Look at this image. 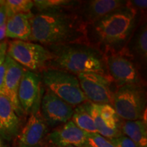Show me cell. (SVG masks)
<instances>
[{"label":"cell","mask_w":147,"mask_h":147,"mask_svg":"<svg viewBox=\"0 0 147 147\" xmlns=\"http://www.w3.org/2000/svg\"><path fill=\"white\" fill-rule=\"evenodd\" d=\"M128 3L130 6L136 10L146 14L147 1L146 0H134V1H128Z\"/></svg>","instance_id":"484cf974"},{"label":"cell","mask_w":147,"mask_h":147,"mask_svg":"<svg viewBox=\"0 0 147 147\" xmlns=\"http://www.w3.org/2000/svg\"><path fill=\"white\" fill-rule=\"evenodd\" d=\"M34 6L38 12L47 10H59L64 8H73L78 6L80 1L71 0H36L33 1Z\"/></svg>","instance_id":"44dd1931"},{"label":"cell","mask_w":147,"mask_h":147,"mask_svg":"<svg viewBox=\"0 0 147 147\" xmlns=\"http://www.w3.org/2000/svg\"><path fill=\"white\" fill-rule=\"evenodd\" d=\"M4 1H3V0H0V5L3 4V3H4Z\"/></svg>","instance_id":"1f68e13d"},{"label":"cell","mask_w":147,"mask_h":147,"mask_svg":"<svg viewBox=\"0 0 147 147\" xmlns=\"http://www.w3.org/2000/svg\"><path fill=\"white\" fill-rule=\"evenodd\" d=\"M6 55L25 69L37 74L47 69L53 59L52 53L45 46L18 40L8 42Z\"/></svg>","instance_id":"8992f818"},{"label":"cell","mask_w":147,"mask_h":147,"mask_svg":"<svg viewBox=\"0 0 147 147\" xmlns=\"http://www.w3.org/2000/svg\"><path fill=\"white\" fill-rule=\"evenodd\" d=\"M7 47H8V44H7V45L4 46L2 49H0V64L2 63L5 61V56H6Z\"/></svg>","instance_id":"f1b7e54d"},{"label":"cell","mask_w":147,"mask_h":147,"mask_svg":"<svg viewBox=\"0 0 147 147\" xmlns=\"http://www.w3.org/2000/svg\"><path fill=\"white\" fill-rule=\"evenodd\" d=\"M45 47L53 55L47 68L60 69L75 76L81 73H95L113 81L108 74L105 55L93 46L75 43Z\"/></svg>","instance_id":"3957f363"},{"label":"cell","mask_w":147,"mask_h":147,"mask_svg":"<svg viewBox=\"0 0 147 147\" xmlns=\"http://www.w3.org/2000/svg\"><path fill=\"white\" fill-rule=\"evenodd\" d=\"M41 77L38 74L25 71L18 90V100L24 114L32 113L36 104L41 100Z\"/></svg>","instance_id":"7c38bea8"},{"label":"cell","mask_w":147,"mask_h":147,"mask_svg":"<svg viewBox=\"0 0 147 147\" xmlns=\"http://www.w3.org/2000/svg\"><path fill=\"white\" fill-rule=\"evenodd\" d=\"M76 76L80 88L88 100L95 104L112 105L116 90L113 88V81L95 73H81Z\"/></svg>","instance_id":"9c48e42d"},{"label":"cell","mask_w":147,"mask_h":147,"mask_svg":"<svg viewBox=\"0 0 147 147\" xmlns=\"http://www.w3.org/2000/svg\"><path fill=\"white\" fill-rule=\"evenodd\" d=\"M55 147V146H53ZM61 147H76V146H61Z\"/></svg>","instance_id":"836d02e7"},{"label":"cell","mask_w":147,"mask_h":147,"mask_svg":"<svg viewBox=\"0 0 147 147\" xmlns=\"http://www.w3.org/2000/svg\"><path fill=\"white\" fill-rule=\"evenodd\" d=\"M76 8L47 10L33 14L29 42L45 47L86 43L87 25Z\"/></svg>","instance_id":"6da1fadb"},{"label":"cell","mask_w":147,"mask_h":147,"mask_svg":"<svg viewBox=\"0 0 147 147\" xmlns=\"http://www.w3.org/2000/svg\"><path fill=\"white\" fill-rule=\"evenodd\" d=\"M142 13L130 6L115 11L87 27L88 44L104 55L119 52L125 47L138 26L144 18Z\"/></svg>","instance_id":"7a4b0ae2"},{"label":"cell","mask_w":147,"mask_h":147,"mask_svg":"<svg viewBox=\"0 0 147 147\" xmlns=\"http://www.w3.org/2000/svg\"><path fill=\"white\" fill-rule=\"evenodd\" d=\"M84 147H115L110 140L98 133H86V142Z\"/></svg>","instance_id":"cb8c5ba5"},{"label":"cell","mask_w":147,"mask_h":147,"mask_svg":"<svg viewBox=\"0 0 147 147\" xmlns=\"http://www.w3.org/2000/svg\"><path fill=\"white\" fill-rule=\"evenodd\" d=\"M82 104L93 118L97 133L99 134L108 139H112L114 138L118 137L122 134L120 130L111 129L106 125L102 119L101 118L100 113L97 108L96 104L90 102V101H87V102L82 103Z\"/></svg>","instance_id":"d6986e66"},{"label":"cell","mask_w":147,"mask_h":147,"mask_svg":"<svg viewBox=\"0 0 147 147\" xmlns=\"http://www.w3.org/2000/svg\"><path fill=\"white\" fill-rule=\"evenodd\" d=\"M129 57L141 71L146 68L147 25L146 19L140 23L124 49L121 51Z\"/></svg>","instance_id":"5bb4252c"},{"label":"cell","mask_w":147,"mask_h":147,"mask_svg":"<svg viewBox=\"0 0 147 147\" xmlns=\"http://www.w3.org/2000/svg\"><path fill=\"white\" fill-rule=\"evenodd\" d=\"M4 5L7 9L8 16L16 14L31 12L34 8V2L31 0H6Z\"/></svg>","instance_id":"603a6c76"},{"label":"cell","mask_w":147,"mask_h":147,"mask_svg":"<svg viewBox=\"0 0 147 147\" xmlns=\"http://www.w3.org/2000/svg\"><path fill=\"white\" fill-rule=\"evenodd\" d=\"M7 18H8V12H7V9L3 3L2 5H0V27L5 24Z\"/></svg>","instance_id":"83f0119b"},{"label":"cell","mask_w":147,"mask_h":147,"mask_svg":"<svg viewBox=\"0 0 147 147\" xmlns=\"http://www.w3.org/2000/svg\"><path fill=\"white\" fill-rule=\"evenodd\" d=\"M109 140L115 147H137L131 140L123 134Z\"/></svg>","instance_id":"d4e9b609"},{"label":"cell","mask_w":147,"mask_h":147,"mask_svg":"<svg viewBox=\"0 0 147 147\" xmlns=\"http://www.w3.org/2000/svg\"><path fill=\"white\" fill-rule=\"evenodd\" d=\"M71 120L79 129L86 133H97L93 118L82 104L74 108Z\"/></svg>","instance_id":"ffe728a7"},{"label":"cell","mask_w":147,"mask_h":147,"mask_svg":"<svg viewBox=\"0 0 147 147\" xmlns=\"http://www.w3.org/2000/svg\"><path fill=\"white\" fill-rule=\"evenodd\" d=\"M5 38H6V27H5V24H4L0 27V42H4Z\"/></svg>","instance_id":"f546056e"},{"label":"cell","mask_w":147,"mask_h":147,"mask_svg":"<svg viewBox=\"0 0 147 147\" xmlns=\"http://www.w3.org/2000/svg\"><path fill=\"white\" fill-rule=\"evenodd\" d=\"M119 129L137 147H147L146 123L142 120L121 121Z\"/></svg>","instance_id":"ac0fdd59"},{"label":"cell","mask_w":147,"mask_h":147,"mask_svg":"<svg viewBox=\"0 0 147 147\" xmlns=\"http://www.w3.org/2000/svg\"><path fill=\"white\" fill-rule=\"evenodd\" d=\"M5 71H6V63L4 61L2 63L0 64V95H4Z\"/></svg>","instance_id":"4316f807"},{"label":"cell","mask_w":147,"mask_h":147,"mask_svg":"<svg viewBox=\"0 0 147 147\" xmlns=\"http://www.w3.org/2000/svg\"><path fill=\"white\" fill-rule=\"evenodd\" d=\"M47 90L75 108L89 101L80 88L76 76L57 69L47 68L41 72Z\"/></svg>","instance_id":"5b68a950"},{"label":"cell","mask_w":147,"mask_h":147,"mask_svg":"<svg viewBox=\"0 0 147 147\" xmlns=\"http://www.w3.org/2000/svg\"><path fill=\"white\" fill-rule=\"evenodd\" d=\"M47 142L55 147H84L86 142V132L79 129L72 121L69 120L49 133Z\"/></svg>","instance_id":"4fadbf2b"},{"label":"cell","mask_w":147,"mask_h":147,"mask_svg":"<svg viewBox=\"0 0 147 147\" xmlns=\"http://www.w3.org/2000/svg\"><path fill=\"white\" fill-rule=\"evenodd\" d=\"M0 147H2V142H1V138H0Z\"/></svg>","instance_id":"d6a6232c"},{"label":"cell","mask_w":147,"mask_h":147,"mask_svg":"<svg viewBox=\"0 0 147 147\" xmlns=\"http://www.w3.org/2000/svg\"><path fill=\"white\" fill-rule=\"evenodd\" d=\"M32 15L33 13L29 12L8 16L5 23L7 38L29 42L32 34L30 20Z\"/></svg>","instance_id":"e0dca14e"},{"label":"cell","mask_w":147,"mask_h":147,"mask_svg":"<svg viewBox=\"0 0 147 147\" xmlns=\"http://www.w3.org/2000/svg\"><path fill=\"white\" fill-rule=\"evenodd\" d=\"M5 61L6 63V71L4 84V95L10 100L18 117L23 116L25 114L18 102V90L21 78L26 69L16 63L15 61L7 55L5 56Z\"/></svg>","instance_id":"9a60e30c"},{"label":"cell","mask_w":147,"mask_h":147,"mask_svg":"<svg viewBox=\"0 0 147 147\" xmlns=\"http://www.w3.org/2000/svg\"><path fill=\"white\" fill-rule=\"evenodd\" d=\"M108 74L116 87L125 84H142L146 82L142 71L135 62L121 51L105 55Z\"/></svg>","instance_id":"52a82bcc"},{"label":"cell","mask_w":147,"mask_h":147,"mask_svg":"<svg viewBox=\"0 0 147 147\" xmlns=\"http://www.w3.org/2000/svg\"><path fill=\"white\" fill-rule=\"evenodd\" d=\"M21 121L13 106L5 95H0V135L10 141L15 139L20 132Z\"/></svg>","instance_id":"2e32d148"},{"label":"cell","mask_w":147,"mask_h":147,"mask_svg":"<svg viewBox=\"0 0 147 147\" xmlns=\"http://www.w3.org/2000/svg\"><path fill=\"white\" fill-rule=\"evenodd\" d=\"M74 108L46 89L41 97L40 112L48 126L56 127L71 120Z\"/></svg>","instance_id":"30bf717a"},{"label":"cell","mask_w":147,"mask_h":147,"mask_svg":"<svg viewBox=\"0 0 147 147\" xmlns=\"http://www.w3.org/2000/svg\"><path fill=\"white\" fill-rule=\"evenodd\" d=\"M112 105L120 119L146 123V85L125 84L117 87Z\"/></svg>","instance_id":"277c9868"},{"label":"cell","mask_w":147,"mask_h":147,"mask_svg":"<svg viewBox=\"0 0 147 147\" xmlns=\"http://www.w3.org/2000/svg\"><path fill=\"white\" fill-rule=\"evenodd\" d=\"M7 44H8V42H0V49H1L2 48L4 47V46L7 45Z\"/></svg>","instance_id":"4dcf8cb0"},{"label":"cell","mask_w":147,"mask_h":147,"mask_svg":"<svg viewBox=\"0 0 147 147\" xmlns=\"http://www.w3.org/2000/svg\"><path fill=\"white\" fill-rule=\"evenodd\" d=\"M41 100L35 106L23 129L16 137L18 147H45L49 126L40 112Z\"/></svg>","instance_id":"ba28073f"},{"label":"cell","mask_w":147,"mask_h":147,"mask_svg":"<svg viewBox=\"0 0 147 147\" xmlns=\"http://www.w3.org/2000/svg\"><path fill=\"white\" fill-rule=\"evenodd\" d=\"M101 118L106 125L111 129L120 130L121 121L113 105L108 104H96Z\"/></svg>","instance_id":"7402d4cb"},{"label":"cell","mask_w":147,"mask_h":147,"mask_svg":"<svg viewBox=\"0 0 147 147\" xmlns=\"http://www.w3.org/2000/svg\"><path fill=\"white\" fill-rule=\"evenodd\" d=\"M127 1L90 0L80 1L76 10L84 23L88 25L127 5Z\"/></svg>","instance_id":"8fae6325"}]
</instances>
